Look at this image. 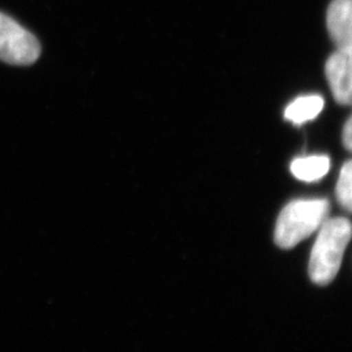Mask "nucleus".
Wrapping results in <instances>:
<instances>
[{
	"label": "nucleus",
	"mask_w": 352,
	"mask_h": 352,
	"mask_svg": "<svg viewBox=\"0 0 352 352\" xmlns=\"http://www.w3.org/2000/svg\"><path fill=\"white\" fill-rule=\"evenodd\" d=\"M324 109V98L320 96H304L291 102L285 110V116L295 124H302L315 119Z\"/></svg>",
	"instance_id": "0eeeda50"
},
{
	"label": "nucleus",
	"mask_w": 352,
	"mask_h": 352,
	"mask_svg": "<svg viewBox=\"0 0 352 352\" xmlns=\"http://www.w3.org/2000/svg\"><path fill=\"white\" fill-rule=\"evenodd\" d=\"M351 0H333L327 16V30L338 50L351 51Z\"/></svg>",
	"instance_id": "39448f33"
},
{
	"label": "nucleus",
	"mask_w": 352,
	"mask_h": 352,
	"mask_svg": "<svg viewBox=\"0 0 352 352\" xmlns=\"http://www.w3.org/2000/svg\"><path fill=\"white\" fill-rule=\"evenodd\" d=\"M318 230L308 270L312 282L325 286L340 270L343 254L351 239V225L346 218H331Z\"/></svg>",
	"instance_id": "f257e3e1"
},
{
	"label": "nucleus",
	"mask_w": 352,
	"mask_h": 352,
	"mask_svg": "<svg viewBox=\"0 0 352 352\" xmlns=\"http://www.w3.org/2000/svg\"><path fill=\"white\" fill-rule=\"evenodd\" d=\"M352 122L351 119H349L347 122H346V124H344V128H343V144H344V148L347 149V151H351L352 148Z\"/></svg>",
	"instance_id": "1a4fd4ad"
},
{
	"label": "nucleus",
	"mask_w": 352,
	"mask_h": 352,
	"mask_svg": "<svg viewBox=\"0 0 352 352\" xmlns=\"http://www.w3.org/2000/svg\"><path fill=\"white\" fill-rule=\"evenodd\" d=\"M327 213L329 202L322 199L289 202L278 217L276 244L283 250L294 248L322 226Z\"/></svg>",
	"instance_id": "f03ea898"
},
{
	"label": "nucleus",
	"mask_w": 352,
	"mask_h": 352,
	"mask_svg": "<svg viewBox=\"0 0 352 352\" xmlns=\"http://www.w3.org/2000/svg\"><path fill=\"white\" fill-rule=\"evenodd\" d=\"M352 164L351 161H347L346 164L342 166L340 168V177L337 182V199L340 204V206L347 210L349 213L351 212L352 206Z\"/></svg>",
	"instance_id": "6e6552de"
},
{
	"label": "nucleus",
	"mask_w": 352,
	"mask_h": 352,
	"mask_svg": "<svg viewBox=\"0 0 352 352\" xmlns=\"http://www.w3.org/2000/svg\"><path fill=\"white\" fill-rule=\"evenodd\" d=\"M330 168V160L327 155L300 157L292 161L291 173L302 182H317L327 175Z\"/></svg>",
	"instance_id": "423d86ee"
},
{
	"label": "nucleus",
	"mask_w": 352,
	"mask_h": 352,
	"mask_svg": "<svg viewBox=\"0 0 352 352\" xmlns=\"http://www.w3.org/2000/svg\"><path fill=\"white\" fill-rule=\"evenodd\" d=\"M325 74L336 101L349 104L352 91L351 51L337 50L331 54L325 65Z\"/></svg>",
	"instance_id": "20e7f679"
},
{
	"label": "nucleus",
	"mask_w": 352,
	"mask_h": 352,
	"mask_svg": "<svg viewBox=\"0 0 352 352\" xmlns=\"http://www.w3.org/2000/svg\"><path fill=\"white\" fill-rule=\"evenodd\" d=\"M39 55L37 38L12 17L0 12V60L11 65H30Z\"/></svg>",
	"instance_id": "7ed1b4c3"
}]
</instances>
